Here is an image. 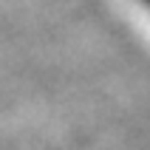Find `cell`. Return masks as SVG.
<instances>
[{
    "label": "cell",
    "instance_id": "1",
    "mask_svg": "<svg viewBox=\"0 0 150 150\" xmlns=\"http://www.w3.org/2000/svg\"><path fill=\"white\" fill-rule=\"evenodd\" d=\"M139 3H142V6H144V8L150 11V0H139Z\"/></svg>",
    "mask_w": 150,
    "mask_h": 150
}]
</instances>
